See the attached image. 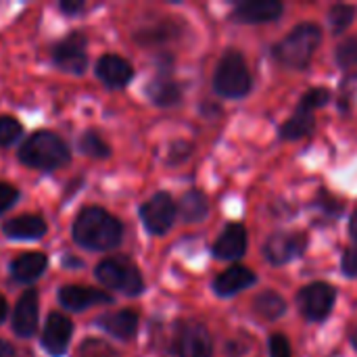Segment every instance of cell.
Listing matches in <instances>:
<instances>
[{
  "mask_svg": "<svg viewBox=\"0 0 357 357\" xmlns=\"http://www.w3.org/2000/svg\"><path fill=\"white\" fill-rule=\"evenodd\" d=\"M121 224L100 207H86L73 224V238L90 251H111L121 243Z\"/></svg>",
  "mask_w": 357,
  "mask_h": 357,
  "instance_id": "6da1fadb",
  "label": "cell"
},
{
  "mask_svg": "<svg viewBox=\"0 0 357 357\" xmlns=\"http://www.w3.org/2000/svg\"><path fill=\"white\" fill-rule=\"evenodd\" d=\"M322 42V29L316 23H299L274 48V59L291 69H305Z\"/></svg>",
  "mask_w": 357,
  "mask_h": 357,
  "instance_id": "7a4b0ae2",
  "label": "cell"
},
{
  "mask_svg": "<svg viewBox=\"0 0 357 357\" xmlns=\"http://www.w3.org/2000/svg\"><path fill=\"white\" fill-rule=\"evenodd\" d=\"M19 159L33 169H56L69 161V149L56 134L36 132L21 146Z\"/></svg>",
  "mask_w": 357,
  "mask_h": 357,
  "instance_id": "3957f363",
  "label": "cell"
},
{
  "mask_svg": "<svg viewBox=\"0 0 357 357\" xmlns=\"http://www.w3.org/2000/svg\"><path fill=\"white\" fill-rule=\"evenodd\" d=\"M253 86L251 73L247 69V63L241 52L228 50L213 75V88L224 98H243L249 94Z\"/></svg>",
  "mask_w": 357,
  "mask_h": 357,
  "instance_id": "277c9868",
  "label": "cell"
},
{
  "mask_svg": "<svg viewBox=\"0 0 357 357\" xmlns=\"http://www.w3.org/2000/svg\"><path fill=\"white\" fill-rule=\"evenodd\" d=\"M96 278L109 289H115L126 295H140L144 289L140 272L123 257H111L100 261L96 266Z\"/></svg>",
  "mask_w": 357,
  "mask_h": 357,
  "instance_id": "5b68a950",
  "label": "cell"
},
{
  "mask_svg": "<svg viewBox=\"0 0 357 357\" xmlns=\"http://www.w3.org/2000/svg\"><path fill=\"white\" fill-rule=\"evenodd\" d=\"M337 301V289L328 282H314L299 291L297 305L305 320L322 322L328 318Z\"/></svg>",
  "mask_w": 357,
  "mask_h": 357,
  "instance_id": "8992f818",
  "label": "cell"
},
{
  "mask_svg": "<svg viewBox=\"0 0 357 357\" xmlns=\"http://www.w3.org/2000/svg\"><path fill=\"white\" fill-rule=\"evenodd\" d=\"M174 349L180 357H211L213 341L203 322L184 320L176 328Z\"/></svg>",
  "mask_w": 357,
  "mask_h": 357,
  "instance_id": "52a82bcc",
  "label": "cell"
},
{
  "mask_svg": "<svg viewBox=\"0 0 357 357\" xmlns=\"http://www.w3.org/2000/svg\"><path fill=\"white\" fill-rule=\"evenodd\" d=\"M176 213H178V209L167 192H157L140 207V218H142L144 228L157 236L165 234L174 226Z\"/></svg>",
  "mask_w": 357,
  "mask_h": 357,
  "instance_id": "ba28073f",
  "label": "cell"
},
{
  "mask_svg": "<svg viewBox=\"0 0 357 357\" xmlns=\"http://www.w3.org/2000/svg\"><path fill=\"white\" fill-rule=\"evenodd\" d=\"M307 249V236L303 232H278L264 245V255L272 266H284L303 255Z\"/></svg>",
  "mask_w": 357,
  "mask_h": 357,
  "instance_id": "9c48e42d",
  "label": "cell"
},
{
  "mask_svg": "<svg viewBox=\"0 0 357 357\" xmlns=\"http://www.w3.org/2000/svg\"><path fill=\"white\" fill-rule=\"evenodd\" d=\"M284 6L278 0H249L232 10V19L238 23H270L282 15Z\"/></svg>",
  "mask_w": 357,
  "mask_h": 357,
  "instance_id": "30bf717a",
  "label": "cell"
},
{
  "mask_svg": "<svg viewBox=\"0 0 357 357\" xmlns=\"http://www.w3.org/2000/svg\"><path fill=\"white\" fill-rule=\"evenodd\" d=\"M52 59L61 69H65L69 73H82L86 69V44H84V38L79 33H71L67 40L56 44V48L52 50Z\"/></svg>",
  "mask_w": 357,
  "mask_h": 357,
  "instance_id": "8fae6325",
  "label": "cell"
},
{
  "mask_svg": "<svg viewBox=\"0 0 357 357\" xmlns=\"http://www.w3.org/2000/svg\"><path fill=\"white\" fill-rule=\"evenodd\" d=\"M71 333H73V324L69 318H65L63 314H50L44 326L42 345L50 356H63L71 341Z\"/></svg>",
  "mask_w": 357,
  "mask_h": 357,
  "instance_id": "7c38bea8",
  "label": "cell"
},
{
  "mask_svg": "<svg viewBox=\"0 0 357 357\" xmlns=\"http://www.w3.org/2000/svg\"><path fill=\"white\" fill-rule=\"evenodd\" d=\"M247 251V230L243 224H230L213 245V255L218 259H241Z\"/></svg>",
  "mask_w": 357,
  "mask_h": 357,
  "instance_id": "4fadbf2b",
  "label": "cell"
},
{
  "mask_svg": "<svg viewBox=\"0 0 357 357\" xmlns=\"http://www.w3.org/2000/svg\"><path fill=\"white\" fill-rule=\"evenodd\" d=\"M96 75L109 88H123L132 79L134 69L126 59H121L117 54H105L96 63Z\"/></svg>",
  "mask_w": 357,
  "mask_h": 357,
  "instance_id": "5bb4252c",
  "label": "cell"
},
{
  "mask_svg": "<svg viewBox=\"0 0 357 357\" xmlns=\"http://www.w3.org/2000/svg\"><path fill=\"white\" fill-rule=\"evenodd\" d=\"M36 328H38V293L27 291L21 295V299L15 307L13 331H15V335L27 339L36 333Z\"/></svg>",
  "mask_w": 357,
  "mask_h": 357,
  "instance_id": "9a60e30c",
  "label": "cell"
},
{
  "mask_svg": "<svg viewBox=\"0 0 357 357\" xmlns=\"http://www.w3.org/2000/svg\"><path fill=\"white\" fill-rule=\"evenodd\" d=\"M255 280H257V276H255L249 268H245V266H232V268L224 270V272L215 278L213 291H215L220 297H232V295H236V293H241V291L253 287Z\"/></svg>",
  "mask_w": 357,
  "mask_h": 357,
  "instance_id": "2e32d148",
  "label": "cell"
},
{
  "mask_svg": "<svg viewBox=\"0 0 357 357\" xmlns=\"http://www.w3.org/2000/svg\"><path fill=\"white\" fill-rule=\"evenodd\" d=\"M59 299L63 303V307L73 310V312H82L86 307L98 305V303H111V297L102 291L96 289H88V287H65L59 291Z\"/></svg>",
  "mask_w": 357,
  "mask_h": 357,
  "instance_id": "e0dca14e",
  "label": "cell"
},
{
  "mask_svg": "<svg viewBox=\"0 0 357 357\" xmlns=\"http://www.w3.org/2000/svg\"><path fill=\"white\" fill-rule=\"evenodd\" d=\"M2 230L8 238L33 241V238H42L46 234V222L38 215H19L15 220H8L2 226Z\"/></svg>",
  "mask_w": 357,
  "mask_h": 357,
  "instance_id": "ac0fdd59",
  "label": "cell"
},
{
  "mask_svg": "<svg viewBox=\"0 0 357 357\" xmlns=\"http://www.w3.org/2000/svg\"><path fill=\"white\" fill-rule=\"evenodd\" d=\"M98 324H100V328H105L109 335L128 341V339H132V337L136 335V331H138V316H136V312H132V310H121V312L102 316Z\"/></svg>",
  "mask_w": 357,
  "mask_h": 357,
  "instance_id": "d6986e66",
  "label": "cell"
},
{
  "mask_svg": "<svg viewBox=\"0 0 357 357\" xmlns=\"http://www.w3.org/2000/svg\"><path fill=\"white\" fill-rule=\"evenodd\" d=\"M46 264L48 259L44 253H25L10 264V274L19 282H31L46 270Z\"/></svg>",
  "mask_w": 357,
  "mask_h": 357,
  "instance_id": "ffe728a7",
  "label": "cell"
},
{
  "mask_svg": "<svg viewBox=\"0 0 357 357\" xmlns=\"http://www.w3.org/2000/svg\"><path fill=\"white\" fill-rule=\"evenodd\" d=\"M178 209H180V215L184 222H201L209 213V203L201 190H190L182 197Z\"/></svg>",
  "mask_w": 357,
  "mask_h": 357,
  "instance_id": "44dd1931",
  "label": "cell"
},
{
  "mask_svg": "<svg viewBox=\"0 0 357 357\" xmlns=\"http://www.w3.org/2000/svg\"><path fill=\"white\" fill-rule=\"evenodd\" d=\"M146 92H149L151 100L159 107H172V105L180 102V98H182L180 86L172 79H155L149 84Z\"/></svg>",
  "mask_w": 357,
  "mask_h": 357,
  "instance_id": "7402d4cb",
  "label": "cell"
},
{
  "mask_svg": "<svg viewBox=\"0 0 357 357\" xmlns=\"http://www.w3.org/2000/svg\"><path fill=\"white\" fill-rule=\"evenodd\" d=\"M314 115L312 113H303L297 111L293 117H289L282 128H280V138L282 140H299L303 136H307L314 130Z\"/></svg>",
  "mask_w": 357,
  "mask_h": 357,
  "instance_id": "603a6c76",
  "label": "cell"
},
{
  "mask_svg": "<svg viewBox=\"0 0 357 357\" xmlns=\"http://www.w3.org/2000/svg\"><path fill=\"white\" fill-rule=\"evenodd\" d=\"M255 312L264 318V320H278L284 312H287V303L278 293L266 291L261 295H257L255 303H253Z\"/></svg>",
  "mask_w": 357,
  "mask_h": 357,
  "instance_id": "cb8c5ba5",
  "label": "cell"
},
{
  "mask_svg": "<svg viewBox=\"0 0 357 357\" xmlns=\"http://www.w3.org/2000/svg\"><path fill=\"white\" fill-rule=\"evenodd\" d=\"M356 19V6L354 4H335L328 13V21L335 33H343Z\"/></svg>",
  "mask_w": 357,
  "mask_h": 357,
  "instance_id": "d4e9b609",
  "label": "cell"
},
{
  "mask_svg": "<svg viewBox=\"0 0 357 357\" xmlns=\"http://www.w3.org/2000/svg\"><path fill=\"white\" fill-rule=\"evenodd\" d=\"M331 100V90L328 88H312L307 90L303 96H301V102L297 107V111H303V113H312L316 109H322L324 105H328Z\"/></svg>",
  "mask_w": 357,
  "mask_h": 357,
  "instance_id": "484cf974",
  "label": "cell"
},
{
  "mask_svg": "<svg viewBox=\"0 0 357 357\" xmlns=\"http://www.w3.org/2000/svg\"><path fill=\"white\" fill-rule=\"evenodd\" d=\"M79 149L90 157H109V144L94 132H88L79 138Z\"/></svg>",
  "mask_w": 357,
  "mask_h": 357,
  "instance_id": "4316f807",
  "label": "cell"
},
{
  "mask_svg": "<svg viewBox=\"0 0 357 357\" xmlns=\"http://www.w3.org/2000/svg\"><path fill=\"white\" fill-rule=\"evenodd\" d=\"M337 63L343 69L356 67L357 65V38L345 40L339 48H337Z\"/></svg>",
  "mask_w": 357,
  "mask_h": 357,
  "instance_id": "83f0119b",
  "label": "cell"
},
{
  "mask_svg": "<svg viewBox=\"0 0 357 357\" xmlns=\"http://www.w3.org/2000/svg\"><path fill=\"white\" fill-rule=\"evenodd\" d=\"M21 136V123L13 117H0V146L13 144Z\"/></svg>",
  "mask_w": 357,
  "mask_h": 357,
  "instance_id": "f1b7e54d",
  "label": "cell"
},
{
  "mask_svg": "<svg viewBox=\"0 0 357 357\" xmlns=\"http://www.w3.org/2000/svg\"><path fill=\"white\" fill-rule=\"evenodd\" d=\"M268 345H270V357H293L291 345L284 335H272Z\"/></svg>",
  "mask_w": 357,
  "mask_h": 357,
  "instance_id": "f546056e",
  "label": "cell"
},
{
  "mask_svg": "<svg viewBox=\"0 0 357 357\" xmlns=\"http://www.w3.org/2000/svg\"><path fill=\"white\" fill-rule=\"evenodd\" d=\"M17 197H19V192L13 186L0 184V213H4L6 209H10L13 203L17 201Z\"/></svg>",
  "mask_w": 357,
  "mask_h": 357,
  "instance_id": "4dcf8cb0",
  "label": "cell"
},
{
  "mask_svg": "<svg viewBox=\"0 0 357 357\" xmlns=\"http://www.w3.org/2000/svg\"><path fill=\"white\" fill-rule=\"evenodd\" d=\"M343 272L349 278L357 276V247H351V249L345 251V255H343Z\"/></svg>",
  "mask_w": 357,
  "mask_h": 357,
  "instance_id": "1f68e13d",
  "label": "cell"
},
{
  "mask_svg": "<svg viewBox=\"0 0 357 357\" xmlns=\"http://www.w3.org/2000/svg\"><path fill=\"white\" fill-rule=\"evenodd\" d=\"M92 347H94V351H90L88 345L82 349V351H84V357H113L111 349H109L107 345H102V343H92Z\"/></svg>",
  "mask_w": 357,
  "mask_h": 357,
  "instance_id": "d6a6232c",
  "label": "cell"
},
{
  "mask_svg": "<svg viewBox=\"0 0 357 357\" xmlns=\"http://www.w3.org/2000/svg\"><path fill=\"white\" fill-rule=\"evenodd\" d=\"M0 357H17V354H15V349H13L10 343L0 341Z\"/></svg>",
  "mask_w": 357,
  "mask_h": 357,
  "instance_id": "836d02e7",
  "label": "cell"
},
{
  "mask_svg": "<svg viewBox=\"0 0 357 357\" xmlns=\"http://www.w3.org/2000/svg\"><path fill=\"white\" fill-rule=\"evenodd\" d=\"M61 6H63L65 13H77V10H82L84 4H82V2H63Z\"/></svg>",
  "mask_w": 357,
  "mask_h": 357,
  "instance_id": "e575fe53",
  "label": "cell"
},
{
  "mask_svg": "<svg viewBox=\"0 0 357 357\" xmlns=\"http://www.w3.org/2000/svg\"><path fill=\"white\" fill-rule=\"evenodd\" d=\"M6 312H8V307H6V301H4V297L0 295V322L6 318Z\"/></svg>",
  "mask_w": 357,
  "mask_h": 357,
  "instance_id": "d590c367",
  "label": "cell"
},
{
  "mask_svg": "<svg viewBox=\"0 0 357 357\" xmlns=\"http://www.w3.org/2000/svg\"><path fill=\"white\" fill-rule=\"evenodd\" d=\"M349 232H351V236L357 241V213L351 218V222H349Z\"/></svg>",
  "mask_w": 357,
  "mask_h": 357,
  "instance_id": "8d00e7d4",
  "label": "cell"
},
{
  "mask_svg": "<svg viewBox=\"0 0 357 357\" xmlns=\"http://www.w3.org/2000/svg\"><path fill=\"white\" fill-rule=\"evenodd\" d=\"M351 343H354V347H356V349H357V331H356V333H354V335H351Z\"/></svg>",
  "mask_w": 357,
  "mask_h": 357,
  "instance_id": "74e56055",
  "label": "cell"
}]
</instances>
